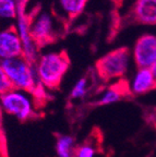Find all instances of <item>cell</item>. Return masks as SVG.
Listing matches in <instances>:
<instances>
[{"mask_svg": "<svg viewBox=\"0 0 156 157\" xmlns=\"http://www.w3.org/2000/svg\"><path fill=\"white\" fill-rule=\"evenodd\" d=\"M0 66L13 88L32 93L37 101L44 97L46 88L39 81L34 63L29 62L23 56H19L1 60Z\"/></svg>", "mask_w": 156, "mask_h": 157, "instance_id": "cell-1", "label": "cell"}, {"mask_svg": "<svg viewBox=\"0 0 156 157\" xmlns=\"http://www.w3.org/2000/svg\"><path fill=\"white\" fill-rule=\"evenodd\" d=\"M96 146L92 142H83L82 144L76 145L74 157H95Z\"/></svg>", "mask_w": 156, "mask_h": 157, "instance_id": "cell-16", "label": "cell"}, {"mask_svg": "<svg viewBox=\"0 0 156 157\" xmlns=\"http://www.w3.org/2000/svg\"><path fill=\"white\" fill-rule=\"evenodd\" d=\"M76 139L70 134H60L57 136L55 143V152L57 157H74Z\"/></svg>", "mask_w": 156, "mask_h": 157, "instance_id": "cell-12", "label": "cell"}, {"mask_svg": "<svg viewBox=\"0 0 156 157\" xmlns=\"http://www.w3.org/2000/svg\"><path fill=\"white\" fill-rule=\"evenodd\" d=\"M0 110L25 122L37 116V99L29 92L12 87L0 95Z\"/></svg>", "mask_w": 156, "mask_h": 157, "instance_id": "cell-3", "label": "cell"}, {"mask_svg": "<svg viewBox=\"0 0 156 157\" xmlns=\"http://www.w3.org/2000/svg\"><path fill=\"white\" fill-rule=\"evenodd\" d=\"M131 17L142 25H156V0H135L131 8Z\"/></svg>", "mask_w": 156, "mask_h": 157, "instance_id": "cell-10", "label": "cell"}, {"mask_svg": "<svg viewBox=\"0 0 156 157\" xmlns=\"http://www.w3.org/2000/svg\"><path fill=\"white\" fill-rule=\"evenodd\" d=\"M17 17V0H0V19L12 20Z\"/></svg>", "mask_w": 156, "mask_h": 157, "instance_id": "cell-15", "label": "cell"}, {"mask_svg": "<svg viewBox=\"0 0 156 157\" xmlns=\"http://www.w3.org/2000/svg\"><path fill=\"white\" fill-rule=\"evenodd\" d=\"M25 1L26 0H17V23H15V29H17L19 37L22 43V56L26 58L29 62L35 63L38 58V45L34 42L29 31L31 25V19L25 13Z\"/></svg>", "mask_w": 156, "mask_h": 157, "instance_id": "cell-5", "label": "cell"}, {"mask_svg": "<svg viewBox=\"0 0 156 157\" xmlns=\"http://www.w3.org/2000/svg\"><path fill=\"white\" fill-rule=\"evenodd\" d=\"M88 0H59V8L67 19H76L84 11Z\"/></svg>", "mask_w": 156, "mask_h": 157, "instance_id": "cell-13", "label": "cell"}, {"mask_svg": "<svg viewBox=\"0 0 156 157\" xmlns=\"http://www.w3.org/2000/svg\"><path fill=\"white\" fill-rule=\"evenodd\" d=\"M29 31L34 42L39 46L53 42L57 35L56 22L48 12H41L31 20Z\"/></svg>", "mask_w": 156, "mask_h": 157, "instance_id": "cell-7", "label": "cell"}, {"mask_svg": "<svg viewBox=\"0 0 156 157\" xmlns=\"http://www.w3.org/2000/svg\"><path fill=\"white\" fill-rule=\"evenodd\" d=\"M132 61L137 68H149L156 62V35L147 33L140 36L131 52Z\"/></svg>", "mask_w": 156, "mask_h": 157, "instance_id": "cell-6", "label": "cell"}, {"mask_svg": "<svg viewBox=\"0 0 156 157\" xmlns=\"http://www.w3.org/2000/svg\"><path fill=\"white\" fill-rule=\"evenodd\" d=\"M10 88H12L11 84H10L9 80H8L7 75H6L3 69L0 66V95L9 91Z\"/></svg>", "mask_w": 156, "mask_h": 157, "instance_id": "cell-17", "label": "cell"}, {"mask_svg": "<svg viewBox=\"0 0 156 157\" xmlns=\"http://www.w3.org/2000/svg\"><path fill=\"white\" fill-rule=\"evenodd\" d=\"M132 63L131 52L128 48H116L100 57L96 62L98 76L106 81L122 78L129 72Z\"/></svg>", "mask_w": 156, "mask_h": 157, "instance_id": "cell-4", "label": "cell"}, {"mask_svg": "<svg viewBox=\"0 0 156 157\" xmlns=\"http://www.w3.org/2000/svg\"><path fill=\"white\" fill-rule=\"evenodd\" d=\"M37 76L45 88H56L70 68V60L64 52H48L39 55L34 63Z\"/></svg>", "mask_w": 156, "mask_h": 157, "instance_id": "cell-2", "label": "cell"}, {"mask_svg": "<svg viewBox=\"0 0 156 157\" xmlns=\"http://www.w3.org/2000/svg\"><path fill=\"white\" fill-rule=\"evenodd\" d=\"M151 71H152V73H153L154 78H155V80H156V62L153 64V66H152V68H151Z\"/></svg>", "mask_w": 156, "mask_h": 157, "instance_id": "cell-19", "label": "cell"}, {"mask_svg": "<svg viewBox=\"0 0 156 157\" xmlns=\"http://www.w3.org/2000/svg\"><path fill=\"white\" fill-rule=\"evenodd\" d=\"M127 91V86L122 87L120 84L111 85L109 87L105 88L102 93L96 98V105L98 106H108L111 104L118 103L124 97V93Z\"/></svg>", "mask_w": 156, "mask_h": 157, "instance_id": "cell-11", "label": "cell"}, {"mask_svg": "<svg viewBox=\"0 0 156 157\" xmlns=\"http://www.w3.org/2000/svg\"><path fill=\"white\" fill-rule=\"evenodd\" d=\"M22 43L15 27L0 29V61L22 56Z\"/></svg>", "mask_w": 156, "mask_h": 157, "instance_id": "cell-9", "label": "cell"}, {"mask_svg": "<svg viewBox=\"0 0 156 157\" xmlns=\"http://www.w3.org/2000/svg\"><path fill=\"white\" fill-rule=\"evenodd\" d=\"M7 155V146H6V139L3 132L0 128V156L1 157H6Z\"/></svg>", "mask_w": 156, "mask_h": 157, "instance_id": "cell-18", "label": "cell"}, {"mask_svg": "<svg viewBox=\"0 0 156 157\" xmlns=\"http://www.w3.org/2000/svg\"><path fill=\"white\" fill-rule=\"evenodd\" d=\"M156 87V80L149 68H137L127 84L128 93L139 96L153 91Z\"/></svg>", "mask_w": 156, "mask_h": 157, "instance_id": "cell-8", "label": "cell"}, {"mask_svg": "<svg viewBox=\"0 0 156 157\" xmlns=\"http://www.w3.org/2000/svg\"><path fill=\"white\" fill-rule=\"evenodd\" d=\"M114 1H115V2H121L122 0H114Z\"/></svg>", "mask_w": 156, "mask_h": 157, "instance_id": "cell-20", "label": "cell"}, {"mask_svg": "<svg viewBox=\"0 0 156 157\" xmlns=\"http://www.w3.org/2000/svg\"><path fill=\"white\" fill-rule=\"evenodd\" d=\"M91 87V78L88 76H82L74 83L70 92V98L73 101H79L86 96Z\"/></svg>", "mask_w": 156, "mask_h": 157, "instance_id": "cell-14", "label": "cell"}]
</instances>
